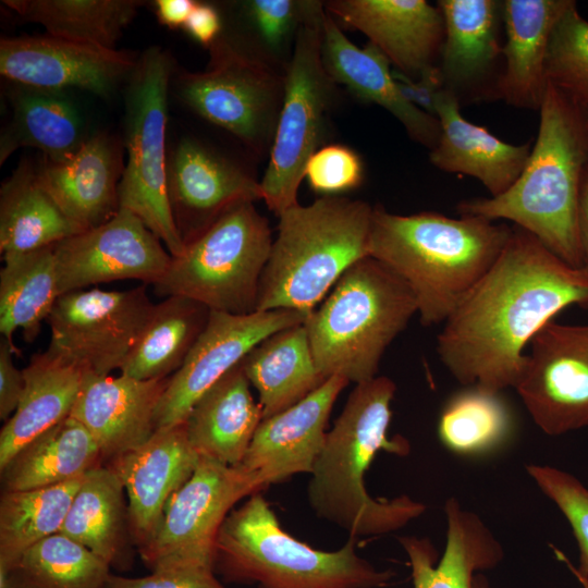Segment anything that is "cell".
I'll list each match as a JSON object with an SVG mask.
<instances>
[{"instance_id":"cell-50","label":"cell","mask_w":588,"mask_h":588,"mask_svg":"<svg viewBox=\"0 0 588 588\" xmlns=\"http://www.w3.org/2000/svg\"><path fill=\"white\" fill-rule=\"evenodd\" d=\"M196 2L192 0H157L156 13L161 24L177 28L185 25Z\"/></svg>"},{"instance_id":"cell-19","label":"cell","mask_w":588,"mask_h":588,"mask_svg":"<svg viewBox=\"0 0 588 588\" xmlns=\"http://www.w3.org/2000/svg\"><path fill=\"white\" fill-rule=\"evenodd\" d=\"M199 457L182 422L156 429L110 462L127 494V525L138 549L154 537L170 498L189 479Z\"/></svg>"},{"instance_id":"cell-9","label":"cell","mask_w":588,"mask_h":588,"mask_svg":"<svg viewBox=\"0 0 588 588\" xmlns=\"http://www.w3.org/2000/svg\"><path fill=\"white\" fill-rule=\"evenodd\" d=\"M324 5L305 1L292 57L284 72V94L270 148L269 163L260 181L262 200L278 217L298 204L297 192L305 167L322 146L328 111L335 83L322 60Z\"/></svg>"},{"instance_id":"cell-6","label":"cell","mask_w":588,"mask_h":588,"mask_svg":"<svg viewBox=\"0 0 588 588\" xmlns=\"http://www.w3.org/2000/svg\"><path fill=\"white\" fill-rule=\"evenodd\" d=\"M415 314L413 292L390 268L371 256L355 262L304 322L319 371L355 384L376 378Z\"/></svg>"},{"instance_id":"cell-48","label":"cell","mask_w":588,"mask_h":588,"mask_svg":"<svg viewBox=\"0 0 588 588\" xmlns=\"http://www.w3.org/2000/svg\"><path fill=\"white\" fill-rule=\"evenodd\" d=\"M392 76L400 93L408 102L436 117V99L444 88L438 65L424 72L418 78H412L396 70H392Z\"/></svg>"},{"instance_id":"cell-33","label":"cell","mask_w":588,"mask_h":588,"mask_svg":"<svg viewBox=\"0 0 588 588\" xmlns=\"http://www.w3.org/2000/svg\"><path fill=\"white\" fill-rule=\"evenodd\" d=\"M102 461L89 431L69 416L33 439L0 469L3 491L66 482L84 476Z\"/></svg>"},{"instance_id":"cell-11","label":"cell","mask_w":588,"mask_h":588,"mask_svg":"<svg viewBox=\"0 0 588 588\" xmlns=\"http://www.w3.org/2000/svg\"><path fill=\"white\" fill-rule=\"evenodd\" d=\"M209 50L206 70L180 76L181 98L256 154L271 148L283 100L284 74L221 35Z\"/></svg>"},{"instance_id":"cell-8","label":"cell","mask_w":588,"mask_h":588,"mask_svg":"<svg viewBox=\"0 0 588 588\" xmlns=\"http://www.w3.org/2000/svg\"><path fill=\"white\" fill-rule=\"evenodd\" d=\"M272 242L269 222L254 203L238 204L171 258L154 291L188 297L212 311L255 313Z\"/></svg>"},{"instance_id":"cell-47","label":"cell","mask_w":588,"mask_h":588,"mask_svg":"<svg viewBox=\"0 0 588 588\" xmlns=\"http://www.w3.org/2000/svg\"><path fill=\"white\" fill-rule=\"evenodd\" d=\"M15 346L13 341L0 340V418L8 420L19 406L25 388L23 369L13 362Z\"/></svg>"},{"instance_id":"cell-37","label":"cell","mask_w":588,"mask_h":588,"mask_svg":"<svg viewBox=\"0 0 588 588\" xmlns=\"http://www.w3.org/2000/svg\"><path fill=\"white\" fill-rule=\"evenodd\" d=\"M5 7L47 34L114 49L144 4L137 0H4Z\"/></svg>"},{"instance_id":"cell-29","label":"cell","mask_w":588,"mask_h":588,"mask_svg":"<svg viewBox=\"0 0 588 588\" xmlns=\"http://www.w3.org/2000/svg\"><path fill=\"white\" fill-rule=\"evenodd\" d=\"M444 41L439 66L444 88L460 94L481 87L502 54L503 1L440 0Z\"/></svg>"},{"instance_id":"cell-1","label":"cell","mask_w":588,"mask_h":588,"mask_svg":"<svg viewBox=\"0 0 588 588\" xmlns=\"http://www.w3.org/2000/svg\"><path fill=\"white\" fill-rule=\"evenodd\" d=\"M588 308V275L514 225L489 271L443 322L437 353L463 385L500 393L516 388L525 348L563 309Z\"/></svg>"},{"instance_id":"cell-43","label":"cell","mask_w":588,"mask_h":588,"mask_svg":"<svg viewBox=\"0 0 588 588\" xmlns=\"http://www.w3.org/2000/svg\"><path fill=\"white\" fill-rule=\"evenodd\" d=\"M538 488L567 519L579 549L575 569L588 576V488L572 474L549 465H527Z\"/></svg>"},{"instance_id":"cell-15","label":"cell","mask_w":588,"mask_h":588,"mask_svg":"<svg viewBox=\"0 0 588 588\" xmlns=\"http://www.w3.org/2000/svg\"><path fill=\"white\" fill-rule=\"evenodd\" d=\"M307 314L291 309L231 315L212 311L208 323L169 383L155 414L156 429L185 421L198 399L271 334L304 323Z\"/></svg>"},{"instance_id":"cell-30","label":"cell","mask_w":588,"mask_h":588,"mask_svg":"<svg viewBox=\"0 0 588 588\" xmlns=\"http://www.w3.org/2000/svg\"><path fill=\"white\" fill-rule=\"evenodd\" d=\"M23 371V395L0 431V469L33 439L71 415L87 373L48 351L35 354Z\"/></svg>"},{"instance_id":"cell-49","label":"cell","mask_w":588,"mask_h":588,"mask_svg":"<svg viewBox=\"0 0 588 588\" xmlns=\"http://www.w3.org/2000/svg\"><path fill=\"white\" fill-rule=\"evenodd\" d=\"M184 28L198 42L210 47L220 36V16L212 5L196 2Z\"/></svg>"},{"instance_id":"cell-7","label":"cell","mask_w":588,"mask_h":588,"mask_svg":"<svg viewBox=\"0 0 588 588\" xmlns=\"http://www.w3.org/2000/svg\"><path fill=\"white\" fill-rule=\"evenodd\" d=\"M215 568L258 588H382L380 571L356 551V538L335 551L315 549L287 534L260 492L233 509L216 542Z\"/></svg>"},{"instance_id":"cell-44","label":"cell","mask_w":588,"mask_h":588,"mask_svg":"<svg viewBox=\"0 0 588 588\" xmlns=\"http://www.w3.org/2000/svg\"><path fill=\"white\" fill-rule=\"evenodd\" d=\"M363 173L359 156L340 144L321 146L305 167V179L310 188L322 196H336L358 187Z\"/></svg>"},{"instance_id":"cell-45","label":"cell","mask_w":588,"mask_h":588,"mask_svg":"<svg viewBox=\"0 0 588 588\" xmlns=\"http://www.w3.org/2000/svg\"><path fill=\"white\" fill-rule=\"evenodd\" d=\"M245 13L265 48L279 56L295 41L304 17L305 1L250 0Z\"/></svg>"},{"instance_id":"cell-35","label":"cell","mask_w":588,"mask_h":588,"mask_svg":"<svg viewBox=\"0 0 588 588\" xmlns=\"http://www.w3.org/2000/svg\"><path fill=\"white\" fill-rule=\"evenodd\" d=\"M85 231L39 184L36 169L21 164L0 189V252H32Z\"/></svg>"},{"instance_id":"cell-46","label":"cell","mask_w":588,"mask_h":588,"mask_svg":"<svg viewBox=\"0 0 588 588\" xmlns=\"http://www.w3.org/2000/svg\"><path fill=\"white\" fill-rule=\"evenodd\" d=\"M103 588H225L213 569L179 567L154 571L144 577L111 575Z\"/></svg>"},{"instance_id":"cell-22","label":"cell","mask_w":588,"mask_h":588,"mask_svg":"<svg viewBox=\"0 0 588 588\" xmlns=\"http://www.w3.org/2000/svg\"><path fill=\"white\" fill-rule=\"evenodd\" d=\"M169 378L138 380L122 373H86L70 416L89 431L102 458L112 461L155 432L156 409Z\"/></svg>"},{"instance_id":"cell-32","label":"cell","mask_w":588,"mask_h":588,"mask_svg":"<svg viewBox=\"0 0 588 588\" xmlns=\"http://www.w3.org/2000/svg\"><path fill=\"white\" fill-rule=\"evenodd\" d=\"M241 366L259 394L264 419L295 405L327 380L316 365L304 323L265 339Z\"/></svg>"},{"instance_id":"cell-36","label":"cell","mask_w":588,"mask_h":588,"mask_svg":"<svg viewBox=\"0 0 588 588\" xmlns=\"http://www.w3.org/2000/svg\"><path fill=\"white\" fill-rule=\"evenodd\" d=\"M0 271V332L13 341L20 330L30 343L39 334L59 298L53 245L2 255Z\"/></svg>"},{"instance_id":"cell-28","label":"cell","mask_w":588,"mask_h":588,"mask_svg":"<svg viewBox=\"0 0 588 588\" xmlns=\"http://www.w3.org/2000/svg\"><path fill=\"white\" fill-rule=\"evenodd\" d=\"M249 385L240 363L194 404L184 424L199 456L229 466L242 464L264 419Z\"/></svg>"},{"instance_id":"cell-40","label":"cell","mask_w":588,"mask_h":588,"mask_svg":"<svg viewBox=\"0 0 588 588\" xmlns=\"http://www.w3.org/2000/svg\"><path fill=\"white\" fill-rule=\"evenodd\" d=\"M84 476L44 488L3 491L0 499V571H9L28 548L60 532Z\"/></svg>"},{"instance_id":"cell-5","label":"cell","mask_w":588,"mask_h":588,"mask_svg":"<svg viewBox=\"0 0 588 588\" xmlns=\"http://www.w3.org/2000/svg\"><path fill=\"white\" fill-rule=\"evenodd\" d=\"M372 213L366 201L339 196L283 211L260 279L257 311L309 315L351 266L370 256Z\"/></svg>"},{"instance_id":"cell-18","label":"cell","mask_w":588,"mask_h":588,"mask_svg":"<svg viewBox=\"0 0 588 588\" xmlns=\"http://www.w3.org/2000/svg\"><path fill=\"white\" fill-rule=\"evenodd\" d=\"M167 191L184 245L232 207L262 199L260 182L192 139L180 142L168 163Z\"/></svg>"},{"instance_id":"cell-38","label":"cell","mask_w":588,"mask_h":588,"mask_svg":"<svg viewBox=\"0 0 588 588\" xmlns=\"http://www.w3.org/2000/svg\"><path fill=\"white\" fill-rule=\"evenodd\" d=\"M124 486L115 469L96 466L76 491L60 532L111 564L122 548Z\"/></svg>"},{"instance_id":"cell-24","label":"cell","mask_w":588,"mask_h":588,"mask_svg":"<svg viewBox=\"0 0 588 588\" xmlns=\"http://www.w3.org/2000/svg\"><path fill=\"white\" fill-rule=\"evenodd\" d=\"M322 60L334 81L364 101L390 112L416 143L434 148L440 137L439 120L408 102L400 93L388 58L370 42L359 48L341 30L326 11L322 34Z\"/></svg>"},{"instance_id":"cell-17","label":"cell","mask_w":588,"mask_h":588,"mask_svg":"<svg viewBox=\"0 0 588 588\" xmlns=\"http://www.w3.org/2000/svg\"><path fill=\"white\" fill-rule=\"evenodd\" d=\"M135 68L127 52L49 34L0 41L1 75L39 89L79 88L108 97Z\"/></svg>"},{"instance_id":"cell-2","label":"cell","mask_w":588,"mask_h":588,"mask_svg":"<svg viewBox=\"0 0 588 588\" xmlns=\"http://www.w3.org/2000/svg\"><path fill=\"white\" fill-rule=\"evenodd\" d=\"M528 161L516 182L495 197L464 200L461 216L510 221L550 252L580 268L579 208L588 167V108L548 82Z\"/></svg>"},{"instance_id":"cell-4","label":"cell","mask_w":588,"mask_h":588,"mask_svg":"<svg viewBox=\"0 0 588 588\" xmlns=\"http://www.w3.org/2000/svg\"><path fill=\"white\" fill-rule=\"evenodd\" d=\"M512 233L506 223L438 212L395 215L373 207L369 255L413 292L420 323H443L489 271Z\"/></svg>"},{"instance_id":"cell-53","label":"cell","mask_w":588,"mask_h":588,"mask_svg":"<svg viewBox=\"0 0 588 588\" xmlns=\"http://www.w3.org/2000/svg\"><path fill=\"white\" fill-rule=\"evenodd\" d=\"M583 189L588 192V167L584 175Z\"/></svg>"},{"instance_id":"cell-31","label":"cell","mask_w":588,"mask_h":588,"mask_svg":"<svg viewBox=\"0 0 588 588\" xmlns=\"http://www.w3.org/2000/svg\"><path fill=\"white\" fill-rule=\"evenodd\" d=\"M12 119L1 134L0 164L19 148L34 147L45 159L60 162L87 140L82 118L62 91L11 83Z\"/></svg>"},{"instance_id":"cell-14","label":"cell","mask_w":588,"mask_h":588,"mask_svg":"<svg viewBox=\"0 0 588 588\" xmlns=\"http://www.w3.org/2000/svg\"><path fill=\"white\" fill-rule=\"evenodd\" d=\"M529 345L515 390L535 424L549 436L588 426V323L552 320Z\"/></svg>"},{"instance_id":"cell-51","label":"cell","mask_w":588,"mask_h":588,"mask_svg":"<svg viewBox=\"0 0 588 588\" xmlns=\"http://www.w3.org/2000/svg\"><path fill=\"white\" fill-rule=\"evenodd\" d=\"M579 247L581 266L580 268L588 275V192L583 189L579 208Z\"/></svg>"},{"instance_id":"cell-16","label":"cell","mask_w":588,"mask_h":588,"mask_svg":"<svg viewBox=\"0 0 588 588\" xmlns=\"http://www.w3.org/2000/svg\"><path fill=\"white\" fill-rule=\"evenodd\" d=\"M53 254L60 296L117 280L154 285L172 258L139 218L121 208L107 222L53 244Z\"/></svg>"},{"instance_id":"cell-10","label":"cell","mask_w":588,"mask_h":588,"mask_svg":"<svg viewBox=\"0 0 588 588\" xmlns=\"http://www.w3.org/2000/svg\"><path fill=\"white\" fill-rule=\"evenodd\" d=\"M171 64L159 48L136 63L126 97V167L119 183V207L134 213L166 245L172 257L185 245L167 191L166 125Z\"/></svg>"},{"instance_id":"cell-20","label":"cell","mask_w":588,"mask_h":588,"mask_svg":"<svg viewBox=\"0 0 588 588\" xmlns=\"http://www.w3.org/2000/svg\"><path fill=\"white\" fill-rule=\"evenodd\" d=\"M326 11L369 38L394 70L418 78L436 66L444 41L440 9L425 0H332Z\"/></svg>"},{"instance_id":"cell-21","label":"cell","mask_w":588,"mask_h":588,"mask_svg":"<svg viewBox=\"0 0 588 588\" xmlns=\"http://www.w3.org/2000/svg\"><path fill=\"white\" fill-rule=\"evenodd\" d=\"M347 384L342 377H330L295 405L262 419L241 465L258 474L267 487L310 474L324 445L333 405Z\"/></svg>"},{"instance_id":"cell-41","label":"cell","mask_w":588,"mask_h":588,"mask_svg":"<svg viewBox=\"0 0 588 588\" xmlns=\"http://www.w3.org/2000/svg\"><path fill=\"white\" fill-rule=\"evenodd\" d=\"M512 428L510 409L500 393L471 385L445 403L438 422V436L453 453L480 455L501 446L511 436Z\"/></svg>"},{"instance_id":"cell-25","label":"cell","mask_w":588,"mask_h":588,"mask_svg":"<svg viewBox=\"0 0 588 588\" xmlns=\"http://www.w3.org/2000/svg\"><path fill=\"white\" fill-rule=\"evenodd\" d=\"M574 0H505L503 22L506 41L502 47L503 72L491 98L507 105L538 110L548 86L546 62L554 26Z\"/></svg>"},{"instance_id":"cell-34","label":"cell","mask_w":588,"mask_h":588,"mask_svg":"<svg viewBox=\"0 0 588 588\" xmlns=\"http://www.w3.org/2000/svg\"><path fill=\"white\" fill-rule=\"evenodd\" d=\"M210 313L184 296H168L155 304L120 373L138 380L171 377L205 330Z\"/></svg>"},{"instance_id":"cell-23","label":"cell","mask_w":588,"mask_h":588,"mask_svg":"<svg viewBox=\"0 0 588 588\" xmlns=\"http://www.w3.org/2000/svg\"><path fill=\"white\" fill-rule=\"evenodd\" d=\"M460 103L451 90L443 88L439 93L434 115L441 132L438 144L430 150V162L442 171L475 177L490 197L499 196L519 177L532 146L503 142L486 127L467 121Z\"/></svg>"},{"instance_id":"cell-27","label":"cell","mask_w":588,"mask_h":588,"mask_svg":"<svg viewBox=\"0 0 588 588\" xmlns=\"http://www.w3.org/2000/svg\"><path fill=\"white\" fill-rule=\"evenodd\" d=\"M446 544L436 564L437 550L427 538L400 537L409 560L414 588H473L478 572L495 567L504 558L501 543L481 518L455 498L444 504Z\"/></svg>"},{"instance_id":"cell-12","label":"cell","mask_w":588,"mask_h":588,"mask_svg":"<svg viewBox=\"0 0 588 588\" xmlns=\"http://www.w3.org/2000/svg\"><path fill=\"white\" fill-rule=\"evenodd\" d=\"M260 476L200 456L189 479L170 498L159 527L138 549L151 571L193 567L215 571L216 542L234 505L261 492Z\"/></svg>"},{"instance_id":"cell-26","label":"cell","mask_w":588,"mask_h":588,"mask_svg":"<svg viewBox=\"0 0 588 588\" xmlns=\"http://www.w3.org/2000/svg\"><path fill=\"white\" fill-rule=\"evenodd\" d=\"M121 154L106 134L88 137L70 158L45 161L36 169L39 184L82 229L96 228L120 209Z\"/></svg>"},{"instance_id":"cell-52","label":"cell","mask_w":588,"mask_h":588,"mask_svg":"<svg viewBox=\"0 0 588 588\" xmlns=\"http://www.w3.org/2000/svg\"><path fill=\"white\" fill-rule=\"evenodd\" d=\"M555 554L559 559L566 563L567 567L575 575L581 587L588 588V576L578 573L572 565V563L568 561V559L559 550H555ZM473 588H490L487 577L483 576L481 573L476 574V576L474 577Z\"/></svg>"},{"instance_id":"cell-39","label":"cell","mask_w":588,"mask_h":588,"mask_svg":"<svg viewBox=\"0 0 588 588\" xmlns=\"http://www.w3.org/2000/svg\"><path fill=\"white\" fill-rule=\"evenodd\" d=\"M110 576L107 561L57 532L28 548L9 571H0V588H103Z\"/></svg>"},{"instance_id":"cell-3","label":"cell","mask_w":588,"mask_h":588,"mask_svg":"<svg viewBox=\"0 0 588 588\" xmlns=\"http://www.w3.org/2000/svg\"><path fill=\"white\" fill-rule=\"evenodd\" d=\"M395 391L393 380L384 376L355 384L309 474L310 509L350 537L395 531L426 511L408 495L373 499L366 490L365 474L379 451L409 452L404 438H388Z\"/></svg>"},{"instance_id":"cell-13","label":"cell","mask_w":588,"mask_h":588,"mask_svg":"<svg viewBox=\"0 0 588 588\" xmlns=\"http://www.w3.org/2000/svg\"><path fill=\"white\" fill-rule=\"evenodd\" d=\"M143 284L127 291L68 292L57 299L47 323L48 352L87 373L108 376L122 367L154 303Z\"/></svg>"},{"instance_id":"cell-42","label":"cell","mask_w":588,"mask_h":588,"mask_svg":"<svg viewBox=\"0 0 588 588\" xmlns=\"http://www.w3.org/2000/svg\"><path fill=\"white\" fill-rule=\"evenodd\" d=\"M547 81L588 108V21L576 2L553 28L546 62Z\"/></svg>"}]
</instances>
